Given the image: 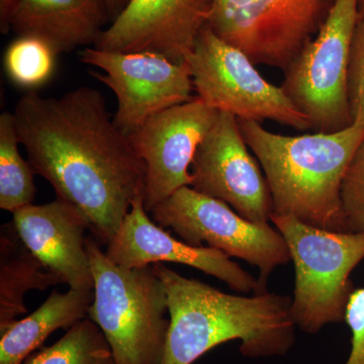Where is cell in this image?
I'll return each instance as SVG.
<instances>
[{"label": "cell", "mask_w": 364, "mask_h": 364, "mask_svg": "<svg viewBox=\"0 0 364 364\" xmlns=\"http://www.w3.org/2000/svg\"><path fill=\"white\" fill-rule=\"evenodd\" d=\"M358 21V0H335L316 37L284 71L280 87L318 133L353 124L347 77Z\"/></svg>", "instance_id": "obj_6"}, {"label": "cell", "mask_w": 364, "mask_h": 364, "mask_svg": "<svg viewBox=\"0 0 364 364\" xmlns=\"http://www.w3.org/2000/svg\"><path fill=\"white\" fill-rule=\"evenodd\" d=\"M249 149L262 167L273 213L334 232H349L341 186L364 139V126L352 124L333 133L286 136L254 121L238 119Z\"/></svg>", "instance_id": "obj_3"}, {"label": "cell", "mask_w": 364, "mask_h": 364, "mask_svg": "<svg viewBox=\"0 0 364 364\" xmlns=\"http://www.w3.org/2000/svg\"><path fill=\"white\" fill-rule=\"evenodd\" d=\"M164 284L169 330L161 364H193L219 345L238 340L244 358L284 356L296 342L291 298L265 291L253 296L223 293L153 264Z\"/></svg>", "instance_id": "obj_2"}, {"label": "cell", "mask_w": 364, "mask_h": 364, "mask_svg": "<svg viewBox=\"0 0 364 364\" xmlns=\"http://www.w3.org/2000/svg\"><path fill=\"white\" fill-rule=\"evenodd\" d=\"M79 58L104 71L90 75L111 88L117 100L114 122L126 135L138 130L150 117L193 100L188 64L174 63L150 52H112L85 48Z\"/></svg>", "instance_id": "obj_10"}, {"label": "cell", "mask_w": 364, "mask_h": 364, "mask_svg": "<svg viewBox=\"0 0 364 364\" xmlns=\"http://www.w3.org/2000/svg\"><path fill=\"white\" fill-rule=\"evenodd\" d=\"M57 55L51 46L40 38L18 36L4 53V69L14 85L35 90L52 77Z\"/></svg>", "instance_id": "obj_21"}, {"label": "cell", "mask_w": 364, "mask_h": 364, "mask_svg": "<svg viewBox=\"0 0 364 364\" xmlns=\"http://www.w3.org/2000/svg\"><path fill=\"white\" fill-rule=\"evenodd\" d=\"M13 114L35 173L107 245L133 203L145 200L146 165L109 116L104 95L90 86L59 97L31 90Z\"/></svg>", "instance_id": "obj_1"}, {"label": "cell", "mask_w": 364, "mask_h": 364, "mask_svg": "<svg viewBox=\"0 0 364 364\" xmlns=\"http://www.w3.org/2000/svg\"><path fill=\"white\" fill-rule=\"evenodd\" d=\"M18 0H0V30L1 33L9 32V16Z\"/></svg>", "instance_id": "obj_25"}, {"label": "cell", "mask_w": 364, "mask_h": 364, "mask_svg": "<svg viewBox=\"0 0 364 364\" xmlns=\"http://www.w3.org/2000/svg\"><path fill=\"white\" fill-rule=\"evenodd\" d=\"M63 282L44 267L26 247L13 222L0 231V329L18 320L28 310L25 294L32 289L46 291Z\"/></svg>", "instance_id": "obj_18"}, {"label": "cell", "mask_w": 364, "mask_h": 364, "mask_svg": "<svg viewBox=\"0 0 364 364\" xmlns=\"http://www.w3.org/2000/svg\"><path fill=\"white\" fill-rule=\"evenodd\" d=\"M196 97L218 112L260 123L269 119L298 131L312 129L282 87L268 82L245 53L203 28L186 59Z\"/></svg>", "instance_id": "obj_7"}, {"label": "cell", "mask_w": 364, "mask_h": 364, "mask_svg": "<svg viewBox=\"0 0 364 364\" xmlns=\"http://www.w3.org/2000/svg\"><path fill=\"white\" fill-rule=\"evenodd\" d=\"M153 221L170 229L189 245L217 249L259 269L261 289L267 291L268 277L279 265L291 261L279 230L241 217L226 203L184 186L150 213Z\"/></svg>", "instance_id": "obj_8"}, {"label": "cell", "mask_w": 364, "mask_h": 364, "mask_svg": "<svg viewBox=\"0 0 364 364\" xmlns=\"http://www.w3.org/2000/svg\"><path fill=\"white\" fill-rule=\"evenodd\" d=\"M349 109L353 124L364 126V20H359L352 42L347 77Z\"/></svg>", "instance_id": "obj_23"}, {"label": "cell", "mask_w": 364, "mask_h": 364, "mask_svg": "<svg viewBox=\"0 0 364 364\" xmlns=\"http://www.w3.org/2000/svg\"><path fill=\"white\" fill-rule=\"evenodd\" d=\"M92 291L54 289L35 312L0 329V364H23L48 337L88 317Z\"/></svg>", "instance_id": "obj_17"}, {"label": "cell", "mask_w": 364, "mask_h": 364, "mask_svg": "<svg viewBox=\"0 0 364 364\" xmlns=\"http://www.w3.org/2000/svg\"><path fill=\"white\" fill-rule=\"evenodd\" d=\"M144 200H136L105 251L117 264L129 268L172 262L188 265L222 280L242 294H262L258 279L217 249L196 247L177 240L151 220Z\"/></svg>", "instance_id": "obj_14"}, {"label": "cell", "mask_w": 364, "mask_h": 364, "mask_svg": "<svg viewBox=\"0 0 364 364\" xmlns=\"http://www.w3.org/2000/svg\"><path fill=\"white\" fill-rule=\"evenodd\" d=\"M105 2H107V7H109L112 18H114L117 14L123 11L129 0H105Z\"/></svg>", "instance_id": "obj_26"}, {"label": "cell", "mask_w": 364, "mask_h": 364, "mask_svg": "<svg viewBox=\"0 0 364 364\" xmlns=\"http://www.w3.org/2000/svg\"><path fill=\"white\" fill-rule=\"evenodd\" d=\"M213 0H129L95 48L150 52L184 63L210 23Z\"/></svg>", "instance_id": "obj_13"}, {"label": "cell", "mask_w": 364, "mask_h": 364, "mask_svg": "<svg viewBox=\"0 0 364 364\" xmlns=\"http://www.w3.org/2000/svg\"><path fill=\"white\" fill-rule=\"evenodd\" d=\"M335 0H213L215 35L255 65L286 70L317 35Z\"/></svg>", "instance_id": "obj_9"}, {"label": "cell", "mask_w": 364, "mask_h": 364, "mask_svg": "<svg viewBox=\"0 0 364 364\" xmlns=\"http://www.w3.org/2000/svg\"><path fill=\"white\" fill-rule=\"evenodd\" d=\"M18 236L31 252L76 291L95 287L86 230L90 222L75 205L57 198L45 205H28L13 213Z\"/></svg>", "instance_id": "obj_15"}, {"label": "cell", "mask_w": 364, "mask_h": 364, "mask_svg": "<svg viewBox=\"0 0 364 364\" xmlns=\"http://www.w3.org/2000/svg\"><path fill=\"white\" fill-rule=\"evenodd\" d=\"M112 18L105 0H18L9 31L48 43L57 54L95 44Z\"/></svg>", "instance_id": "obj_16"}, {"label": "cell", "mask_w": 364, "mask_h": 364, "mask_svg": "<svg viewBox=\"0 0 364 364\" xmlns=\"http://www.w3.org/2000/svg\"><path fill=\"white\" fill-rule=\"evenodd\" d=\"M341 203L349 232L364 234V139L345 173Z\"/></svg>", "instance_id": "obj_22"}, {"label": "cell", "mask_w": 364, "mask_h": 364, "mask_svg": "<svg viewBox=\"0 0 364 364\" xmlns=\"http://www.w3.org/2000/svg\"><path fill=\"white\" fill-rule=\"evenodd\" d=\"M344 322L351 331L350 353L344 364H364V287L352 291Z\"/></svg>", "instance_id": "obj_24"}, {"label": "cell", "mask_w": 364, "mask_h": 364, "mask_svg": "<svg viewBox=\"0 0 364 364\" xmlns=\"http://www.w3.org/2000/svg\"><path fill=\"white\" fill-rule=\"evenodd\" d=\"M294 265L291 317L296 327L317 334L344 322L354 287L351 272L364 260V234L311 226L291 215H272Z\"/></svg>", "instance_id": "obj_5"}, {"label": "cell", "mask_w": 364, "mask_h": 364, "mask_svg": "<svg viewBox=\"0 0 364 364\" xmlns=\"http://www.w3.org/2000/svg\"><path fill=\"white\" fill-rule=\"evenodd\" d=\"M218 114L196 97L150 117L129 136L146 165L144 207L149 214L176 191L191 186L196 151Z\"/></svg>", "instance_id": "obj_12"}, {"label": "cell", "mask_w": 364, "mask_h": 364, "mask_svg": "<svg viewBox=\"0 0 364 364\" xmlns=\"http://www.w3.org/2000/svg\"><path fill=\"white\" fill-rule=\"evenodd\" d=\"M23 364H116L104 333L90 318L79 321L51 346L31 354Z\"/></svg>", "instance_id": "obj_20"}, {"label": "cell", "mask_w": 364, "mask_h": 364, "mask_svg": "<svg viewBox=\"0 0 364 364\" xmlns=\"http://www.w3.org/2000/svg\"><path fill=\"white\" fill-rule=\"evenodd\" d=\"M86 250L95 279L87 318L104 333L116 364H161L170 318L154 267L117 264L91 238Z\"/></svg>", "instance_id": "obj_4"}, {"label": "cell", "mask_w": 364, "mask_h": 364, "mask_svg": "<svg viewBox=\"0 0 364 364\" xmlns=\"http://www.w3.org/2000/svg\"><path fill=\"white\" fill-rule=\"evenodd\" d=\"M13 112L0 116V208L7 212L32 205L36 196L33 171L18 150Z\"/></svg>", "instance_id": "obj_19"}, {"label": "cell", "mask_w": 364, "mask_h": 364, "mask_svg": "<svg viewBox=\"0 0 364 364\" xmlns=\"http://www.w3.org/2000/svg\"><path fill=\"white\" fill-rule=\"evenodd\" d=\"M248 149L238 119L219 112L196 151L191 188L226 203L248 221L264 224L272 219V195L259 162Z\"/></svg>", "instance_id": "obj_11"}, {"label": "cell", "mask_w": 364, "mask_h": 364, "mask_svg": "<svg viewBox=\"0 0 364 364\" xmlns=\"http://www.w3.org/2000/svg\"><path fill=\"white\" fill-rule=\"evenodd\" d=\"M359 20H364V0H358Z\"/></svg>", "instance_id": "obj_27"}]
</instances>
